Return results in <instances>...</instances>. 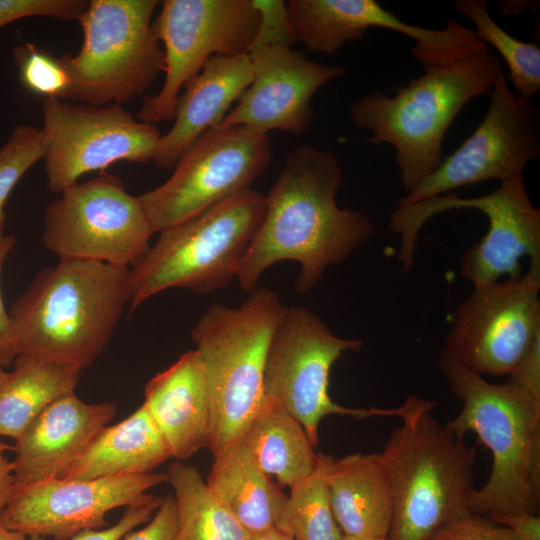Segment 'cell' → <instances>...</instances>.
I'll return each instance as SVG.
<instances>
[{"label":"cell","mask_w":540,"mask_h":540,"mask_svg":"<svg viewBox=\"0 0 540 540\" xmlns=\"http://www.w3.org/2000/svg\"><path fill=\"white\" fill-rule=\"evenodd\" d=\"M343 174L336 156L312 145L290 152L265 195L261 223L239 265L236 278L249 293L264 271L281 261L300 270L295 291L315 287L325 270L349 258L374 233L362 211L336 201Z\"/></svg>","instance_id":"6da1fadb"},{"label":"cell","mask_w":540,"mask_h":540,"mask_svg":"<svg viewBox=\"0 0 540 540\" xmlns=\"http://www.w3.org/2000/svg\"><path fill=\"white\" fill-rule=\"evenodd\" d=\"M129 300L128 268L59 259L39 271L8 309L17 356L82 371L109 344Z\"/></svg>","instance_id":"7a4b0ae2"},{"label":"cell","mask_w":540,"mask_h":540,"mask_svg":"<svg viewBox=\"0 0 540 540\" xmlns=\"http://www.w3.org/2000/svg\"><path fill=\"white\" fill-rule=\"evenodd\" d=\"M438 368L462 405L446 428L459 437L475 433L492 455L486 483L472 492L471 513L538 514L540 399L508 381L488 382L446 349L439 355Z\"/></svg>","instance_id":"3957f363"},{"label":"cell","mask_w":540,"mask_h":540,"mask_svg":"<svg viewBox=\"0 0 540 540\" xmlns=\"http://www.w3.org/2000/svg\"><path fill=\"white\" fill-rule=\"evenodd\" d=\"M435 407L406 397L398 406L402 423L378 453L393 497L388 540H427L471 514L476 449L439 422Z\"/></svg>","instance_id":"277c9868"},{"label":"cell","mask_w":540,"mask_h":540,"mask_svg":"<svg viewBox=\"0 0 540 540\" xmlns=\"http://www.w3.org/2000/svg\"><path fill=\"white\" fill-rule=\"evenodd\" d=\"M501 68L489 49L426 67L392 96L375 90L355 100L349 116L371 132L366 142L395 148L400 183L409 194L438 169L452 121L470 100L490 93Z\"/></svg>","instance_id":"5b68a950"},{"label":"cell","mask_w":540,"mask_h":540,"mask_svg":"<svg viewBox=\"0 0 540 540\" xmlns=\"http://www.w3.org/2000/svg\"><path fill=\"white\" fill-rule=\"evenodd\" d=\"M284 308L277 292L257 287L237 308L210 305L191 330L208 389L214 457L241 439L264 402L267 351Z\"/></svg>","instance_id":"8992f818"},{"label":"cell","mask_w":540,"mask_h":540,"mask_svg":"<svg viewBox=\"0 0 540 540\" xmlns=\"http://www.w3.org/2000/svg\"><path fill=\"white\" fill-rule=\"evenodd\" d=\"M264 210L265 195L249 188L160 231L129 269L131 311L170 288L208 294L227 286L237 275Z\"/></svg>","instance_id":"52a82bcc"},{"label":"cell","mask_w":540,"mask_h":540,"mask_svg":"<svg viewBox=\"0 0 540 540\" xmlns=\"http://www.w3.org/2000/svg\"><path fill=\"white\" fill-rule=\"evenodd\" d=\"M157 0H89L77 19L83 41L62 60L71 98L88 105H121L142 95L164 69L162 45L152 27Z\"/></svg>","instance_id":"ba28073f"},{"label":"cell","mask_w":540,"mask_h":540,"mask_svg":"<svg viewBox=\"0 0 540 540\" xmlns=\"http://www.w3.org/2000/svg\"><path fill=\"white\" fill-rule=\"evenodd\" d=\"M459 209H475L488 220V231L463 254L460 275L474 287L520 274L519 261L540 259V210L527 193L523 175L500 182L493 192L474 198L448 193L416 203L394 205L389 228L399 236L398 261L409 272L418 235L433 216Z\"/></svg>","instance_id":"9c48e42d"},{"label":"cell","mask_w":540,"mask_h":540,"mask_svg":"<svg viewBox=\"0 0 540 540\" xmlns=\"http://www.w3.org/2000/svg\"><path fill=\"white\" fill-rule=\"evenodd\" d=\"M362 346V339L336 336L306 307L285 306L267 351L265 396L278 402L302 425L314 447L326 416L362 420L398 415V407L350 408L331 398L329 376L333 364L344 353L358 352Z\"/></svg>","instance_id":"30bf717a"},{"label":"cell","mask_w":540,"mask_h":540,"mask_svg":"<svg viewBox=\"0 0 540 540\" xmlns=\"http://www.w3.org/2000/svg\"><path fill=\"white\" fill-rule=\"evenodd\" d=\"M44 210L42 242L59 259L130 269L154 234L138 196L107 172L65 189Z\"/></svg>","instance_id":"8fae6325"},{"label":"cell","mask_w":540,"mask_h":540,"mask_svg":"<svg viewBox=\"0 0 540 540\" xmlns=\"http://www.w3.org/2000/svg\"><path fill=\"white\" fill-rule=\"evenodd\" d=\"M271 159L268 134L241 125L215 127L184 152L163 184L138 198L159 233L252 188Z\"/></svg>","instance_id":"7c38bea8"},{"label":"cell","mask_w":540,"mask_h":540,"mask_svg":"<svg viewBox=\"0 0 540 540\" xmlns=\"http://www.w3.org/2000/svg\"><path fill=\"white\" fill-rule=\"evenodd\" d=\"M152 21L164 52V82L142 96L137 119L156 124L174 119L185 84L215 55L248 53L259 25L252 0H164Z\"/></svg>","instance_id":"4fadbf2b"},{"label":"cell","mask_w":540,"mask_h":540,"mask_svg":"<svg viewBox=\"0 0 540 540\" xmlns=\"http://www.w3.org/2000/svg\"><path fill=\"white\" fill-rule=\"evenodd\" d=\"M540 259L524 274L476 286L455 308L445 348L480 375L508 376L540 334Z\"/></svg>","instance_id":"5bb4252c"},{"label":"cell","mask_w":540,"mask_h":540,"mask_svg":"<svg viewBox=\"0 0 540 540\" xmlns=\"http://www.w3.org/2000/svg\"><path fill=\"white\" fill-rule=\"evenodd\" d=\"M41 129L47 186L57 194L116 162L152 161L161 136L156 125L134 118L121 105H73L56 98L44 101Z\"/></svg>","instance_id":"9a60e30c"},{"label":"cell","mask_w":540,"mask_h":540,"mask_svg":"<svg viewBox=\"0 0 540 540\" xmlns=\"http://www.w3.org/2000/svg\"><path fill=\"white\" fill-rule=\"evenodd\" d=\"M485 117L438 169L394 205L416 203L488 180L523 175L540 156V114L532 101L518 97L501 68L489 93Z\"/></svg>","instance_id":"2e32d148"},{"label":"cell","mask_w":540,"mask_h":540,"mask_svg":"<svg viewBox=\"0 0 540 540\" xmlns=\"http://www.w3.org/2000/svg\"><path fill=\"white\" fill-rule=\"evenodd\" d=\"M167 482L166 473L96 479L51 478L15 489L0 513L3 525L27 537L69 540L88 529L108 525L106 515L135 505L151 494L152 487Z\"/></svg>","instance_id":"e0dca14e"},{"label":"cell","mask_w":540,"mask_h":540,"mask_svg":"<svg viewBox=\"0 0 540 540\" xmlns=\"http://www.w3.org/2000/svg\"><path fill=\"white\" fill-rule=\"evenodd\" d=\"M248 55L251 84L217 127L241 125L261 134L279 130L302 136L312 124L314 94L346 72L344 66L316 62L283 44L254 46Z\"/></svg>","instance_id":"ac0fdd59"},{"label":"cell","mask_w":540,"mask_h":540,"mask_svg":"<svg viewBox=\"0 0 540 540\" xmlns=\"http://www.w3.org/2000/svg\"><path fill=\"white\" fill-rule=\"evenodd\" d=\"M116 412L112 402L85 403L75 392L48 405L15 440V489L60 477Z\"/></svg>","instance_id":"d6986e66"},{"label":"cell","mask_w":540,"mask_h":540,"mask_svg":"<svg viewBox=\"0 0 540 540\" xmlns=\"http://www.w3.org/2000/svg\"><path fill=\"white\" fill-rule=\"evenodd\" d=\"M252 78L248 53L210 57L179 95L174 124L157 142L154 165L174 167L196 139L220 124Z\"/></svg>","instance_id":"ffe728a7"},{"label":"cell","mask_w":540,"mask_h":540,"mask_svg":"<svg viewBox=\"0 0 540 540\" xmlns=\"http://www.w3.org/2000/svg\"><path fill=\"white\" fill-rule=\"evenodd\" d=\"M145 405L171 457L185 460L207 447L210 402L203 366L196 349L148 381Z\"/></svg>","instance_id":"44dd1931"},{"label":"cell","mask_w":540,"mask_h":540,"mask_svg":"<svg viewBox=\"0 0 540 540\" xmlns=\"http://www.w3.org/2000/svg\"><path fill=\"white\" fill-rule=\"evenodd\" d=\"M326 477L332 511L343 535L388 536L393 497L378 453L326 455Z\"/></svg>","instance_id":"7402d4cb"},{"label":"cell","mask_w":540,"mask_h":540,"mask_svg":"<svg viewBox=\"0 0 540 540\" xmlns=\"http://www.w3.org/2000/svg\"><path fill=\"white\" fill-rule=\"evenodd\" d=\"M171 457L142 403L119 423L104 426L60 478L96 479L152 472Z\"/></svg>","instance_id":"603a6c76"},{"label":"cell","mask_w":540,"mask_h":540,"mask_svg":"<svg viewBox=\"0 0 540 540\" xmlns=\"http://www.w3.org/2000/svg\"><path fill=\"white\" fill-rule=\"evenodd\" d=\"M241 439L214 457L206 484L249 534L278 527L287 496Z\"/></svg>","instance_id":"cb8c5ba5"},{"label":"cell","mask_w":540,"mask_h":540,"mask_svg":"<svg viewBox=\"0 0 540 540\" xmlns=\"http://www.w3.org/2000/svg\"><path fill=\"white\" fill-rule=\"evenodd\" d=\"M286 6L295 41L313 53L335 55L370 28L405 30L403 20L376 0H289Z\"/></svg>","instance_id":"d4e9b609"},{"label":"cell","mask_w":540,"mask_h":540,"mask_svg":"<svg viewBox=\"0 0 540 540\" xmlns=\"http://www.w3.org/2000/svg\"><path fill=\"white\" fill-rule=\"evenodd\" d=\"M241 440L261 469L274 476L281 486L291 488L318 466L319 453L305 429L267 396Z\"/></svg>","instance_id":"484cf974"},{"label":"cell","mask_w":540,"mask_h":540,"mask_svg":"<svg viewBox=\"0 0 540 540\" xmlns=\"http://www.w3.org/2000/svg\"><path fill=\"white\" fill-rule=\"evenodd\" d=\"M13 364L0 385V436L16 440L48 405L75 391L81 371L24 355Z\"/></svg>","instance_id":"4316f807"},{"label":"cell","mask_w":540,"mask_h":540,"mask_svg":"<svg viewBox=\"0 0 540 540\" xmlns=\"http://www.w3.org/2000/svg\"><path fill=\"white\" fill-rule=\"evenodd\" d=\"M178 525L173 540H248V531L217 499L197 468L182 461L167 470Z\"/></svg>","instance_id":"83f0119b"},{"label":"cell","mask_w":540,"mask_h":540,"mask_svg":"<svg viewBox=\"0 0 540 540\" xmlns=\"http://www.w3.org/2000/svg\"><path fill=\"white\" fill-rule=\"evenodd\" d=\"M454 6L459 14L475 26L477 39L493 46L505 61L513 92L532 101L540 90V49L534 43L518 40L491 17L485 0H457Z\"/></svg>","instance_id":"f1b7e54d"},{"label":"cell","mask_w":540,"mask_h":540,"mask_svg":"<svg viewBox=\"0 0 540 540\" xmlns=\"http://www.w3.org/2000/svg\"><path fill=\"white\" fill-rule=\"evenodd\" d=\"M278 530L293 540H340L343 536L330 503L326 454L316 470L290 488Z\"/></svg>","instance_id":"f546056e"},{"label":"cell","mask_w":540,"mask_h":540,"mask_svg":"<svg viewBox=\"0 0 540 540\" xmlns=\"http://www.w3.org/2000/svg\"><path fill=\"white\" fill-rule=\"evenodd\" d=\"M12 55L27 90L46 99L71 98V78L62 58L27 42L14 47Z\"/></svg>","instance_id":"4dcf8cb0"},{"label":"cell","mask_w":540,"mask_h":540,"mask_svg":"<svg viewBox=\"0 0 540 540\" xmlns=\"http://www.w3.org/2000/svg\"><path fill=\"white\" fill-rule=\"evenodd\" d=\"M45 138L41 128L28 124L14 127L0 147V235L4 234V206L22 176L45 154Z\"/></svg>","instance_id":"1f68e13d"},{"label":"cell","mask_w":540,"mask_h":540,"mask_svg":"<svg viewBox=\"0 0 540 540\" xmlns=\"http://www.w3.org/2000/svg\"><path fill=\"white\" fill-rule=\"evenodd\" d=\"M87 5V0H0V28L33 16L77 20Z\"/></svg>","instance_id":"d6a6232c"},{"label":"cell","mask_w":540,"mask_h":540,"mask_svg":"<svg viewBox=\"0 0 540 540\" xmlns=\"http://www.w3.org/2000/svg\"><path fill=\"white\" fill-rule=\"evenodd\" d=\"M427 540H522L510 528L486 516L469 514L433 533Z\"/></svg>","instance_id":"836d02e7"},{"label":"cell","mask_w":540,"mask_h":540,"mask_svg":"<svg viewBox=\"0 0 540 540\" xmlns=\"http://www.w3.org/2000/svg\"><path fill=\"white\" fill-rule=\"evenodd\" d=\"M162 497L151 494L147 499L125 508L120 519L112 526L88 529L75 534L69 540H122L135 528L147 523L161 503ZM29 540H47L41 536L28 537Z\"/></svg>","instance_id":"e575fe53"},{"label":"cell","mask_w":540,"mask_h":540,"mask_svg":"<svg viewBox=\"0 0 540 540\" xmlns=\"http://www.w3.org/2000/svg\"><path fill=\"white\" fill-rule=\"evenodd\" d=\"M252 2L259 14V25L251 47L266 44L292 46L296 41L286 2L282 0H252Z\"/></svg>","instance_id":"d590c367"},{"label":"cell","mask_w":540,"mask_h":540,"mask_svg":"<svg viewBox=\"0 0 540 540\" xmlns=\"http://www.w3.org/2000/svg\"><path fill=\"white\" fill-rule=\"evenodd\" d=\"M177 525L175 498L168 494L162 498L159 507L147 524L138 530H132L122 540H173Z\"/></svg>","instance_id":"8d00e7d4"},{"label":"cell","mask_w":540,"mask_h":540,"mask_svg":"<svg viewBox=\"0 0 540 540\" xmlns=\"http://www.w3.org/2000/svg\"><path fill=\"white\" fill-rule=\"evenodd\" d=\"M507 377L508 382L540 399V334Z\"/></svg>","instance_id":"74e56055"},{"label":"cell","mask_w":540,"mask_h":540,"mask_svg":"<svg viewBox=\"0 0 540 540\" xmlns=\"http://www.w3.org/2000/svg\"><path fill=\"white\" fill-rule=\"evenodd\" d=\"M16 239L11 234L0 235V276L4 263L11 253ZM17 357L8 310L5 308L0 289V366L8 367Z\"/></svg>","instance_id":"f35d334b"},{"label":"cell","mask_w":540,"mask_h":540,"mask_svg":"<svg viewBox=\"0 0 540 540\" xmlns=\"http://www.w3.org/2000/svg\"><path fill=\"white\" fill-rule=\"evenodd\" d=\"M488 518L510 528L522 540H540V517L538 514L492 515Z\"/></svg>","instance_id":"ab89813d"},{"label":"cell","mask_w":540,"mask_h":540,"mask_svg":"<svg viewBox=\"0 0 540 540\" xmlns=\"http://www.w3.org/2000/svg\"><path fill=\"white\" fill-rule=\"evenodd\" d=\"M10 450H13V447L0 441V513L15 490L13 462L6 454Z\"/></svg>","instance_id":"60d3db41"},{"label":"cell","mask_w":540,"mask_h":540,"mask_svg":"<svg viewBox=\"0 0 540 540\" xmlns=\"http://www.w3.org/2000/svg\"><path fill=\"white\" fill-rule=\"evenodd\" d=\"M248 540H293V538L290 535L273 528L256 534H251Z\"/></svg>","instance_id":"b9f144b4"},{"label":"cell","mask_w":540,"mask_h":540,"mask_svg":"<svg viewBox=\"0 0 540 540\" xmlns=\"http://www.w3.org/2000/svg\"><path fill=\"white\" fill-rule=\"evenodd\" d=\"M0 540H29L27 536L6 528L0 520Z\"/></svg>","instance_id":"7bdbcfd3"},{"label":"cell","mask_w":540,"mask_h":540,"mask_svg":"<svg viewBox=\"0 0 540 540\" xmlns=\"http://www.w3.org/2000/svg\"><path fill=\"white\" fill-rule=\"evenodd\" d=\"M340 540H388L387 537H362L343 535Z\"/></svg>","instance_id":"ee69618b"},{"label":"cell","mask_w":540,"mask_h":540,"mask_svg":"<svg viewBox=\"0 0 540 540\" xmlns=\"http://www.w3.org/2000/svg\"><path fill=\"white\" fill-rule=\"evenodd\" d=\"M6 375H7V372L3 369V367L0 366V385L4 381Z\"/></svg>","instance_id":"f6af8a7d"}]
</instances>
